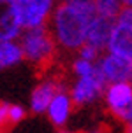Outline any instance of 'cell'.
I'll use <instances>...</instances> for the list:
<instances>
[{
  "label": "cell",
  "instance_id": "cell-23",
  "mask_svg": "<svg viewBox=\"0 0 132 133\" xmlns=\"http://www.w3.org/2000/svg\"><path fill=\"white\" fill-rule=\"evenodd\" d=\"M0 133H5V131H0Z\"/></svg>",
  "mask_w": 132,
  "mask_h": 133
},
{
  "label": "cell",
  "instance_id": "cell-14",
  "mask_svg": "<svg viewBox=\"0 0 132 133\" xmlns=\"http://www.w3.org/2000/svg\"><path fill=\"white\" fill-rule=\"evenodd\" d=\"M93 66H95L93 61H86L83 58H76L72 61V72L78 77H86V75H90L93 72Z\"/></svg>",
  "mask_w": 132,
  "mask_h": 133
},
{
  "label": "cell",
  "instance_id": "cell-13",
  "mask_svg": "<svg viewBox=\"0 0 132 133\" xmlns=\"http://www.w3.org/2000/svg\"><path fill=\"white\" fill-rule=\"evenodd\" d=\"M92 2H93L97 16L106 18V19H109V21L116 19L120 11L125 7L122 4V0H92Z\"/></svg>",
  "mask_w": 132,
  "mask_h": 133
},
{
  "label": "cell",
  "instance_id": "cell-15",
  "mask_svg": "<svg viewBox=\"0 0 132 133\" xmlns=\"http://www.w3.org/2000/svg\"><path fill=\"white\" fill-rule=\"evenodd\" d=\"M102 53H99L95 47H92V46H88V44H83V46L78 49V58H83V60H86V61H95L99 60V56Z\"/></svg>",
  "mask_w": 132,
  "mask_h": 133
},
{
  "label": "cell",
  "instance_id": "cell-20",
  "mask_svg": "<svg viewBox=\"0 0 132 133\" xmlns=\"http://www.w3.org/2000/svg\"><path fill=\"white\" fill-rule=\"evenodd\" d=\"M60 133H74V131H60Z\"/></svg>",
  "mask_w": 132,
  "mask_h": 133
},
{
  "label": "cell",
  "instance_id": "cell-8",
  "mask_svg": "<svg viewBox=\"0 0 132 133\" xmlns=\"http://www.w3.org/2000/svg\"><path fill=\"white\" fill-rule=\"evenodd\" d=\"M23 32L14 0H0V40H18Z\"/></svg>",
  "mask_w": 132,
  "mask_h": 133
},
{
  "label": "cell",
  "instance_id": "cell-22",
  "mask_svg": "<svg viewBox=\"0 0 132 133\" xmlns=\"http://www.w3.org/2000/svg\"><path fill=\"white\" fill-rule=\"evenodd\" d=\"M93 133H100V131H93Z\"/></svg>",
  "mask_w": 132,
  "mask_h": 133
},
{
  "label": "cell",
  "instance_id": "cell-12",
  "mask_svg": "<svg viewBox=\"0 0 132 133\" xmlns=\"http://www.w3.org/2000/svg\"><path fill=\"white\" fill-rule=\"evenodd\" d=\"M23 61L18 40H0V70H5Z\"/></svg>",
  "mask_w": 132,
  "mask_h": 133
},
{
  "label": "cell",
  "instance_id": "cell-11",
  "mask_svg": "<svg viewBox=\"0 0 132 133\" xmlns=\"http://www.w3.org/2000/svg\"><path fill=\"white\" fill-rule=\"evenodd\" d=\"M71 110H72V100H71L69 93H65L64 89H60L58 93L53 96V100L49 102V105L46 109L48 116H49V121L58 128L67 123Z\"/></svg>",
  "mask_w": 132,
  "mask_h": 133
},
{
  "label": "cell",
  "instance_id": "cell-6",
  "mask_svg": "<svg viewBox=\"0 0 132 133\" xmlns=\"http://www.w3.org/2000/svg\"><path fill=\"white\" fill-rule=\"evenodd\" d=\"M106 51L132 61V21L122 19V18H116L113 21Z\"/></svg>",
  "mask_w": 132,
  "mask_h": 133
},
{
  "label": "cell",
  "instance_id": "cell-16",
  "mask_svg": "<svg viewBox=\"0 0 132 133\" xmlns=\"http://www.w3.org/2000/svg\"><path fill=\"white\" fill-rule=\"evenodd\" d=\"M25 117V109L21 105H9V123L16 124Z\"/></svg>",
  "mask_w": 132,
  "mask_h": 133
},
{
  "label": "cell",
  "instance_id": "cell-10",
  "mask_svg": "<svg viewBox=\"0 0 132 133\" xmlns=\"http://www.w3.org/2000/svg\"><path fill=\"white\" fill-rule=\"evenodd\" d=\"M111 28H113V21L106 19V18H100V16H95L93 21L90 23V26H88L85 44L95 47L99 53L106 51V46H107V40H109Z\"/></svg>",
  "mask_w": 132,
  "mask_h": 133
},
{
  "label": "cell",
  "instance_id": "cell-5",
  "mask_svg": "<svg viewBox=\"0 0 132 133\" xmlns=\"http://www.w3.org/2000/svg\"><path fill=\"white\" fill-rule=\"evenodd\" d=\"M106 79L102 72H100L99 65L95 63L93 66V72L86 77H78L76 84L72 86V91H71V100H72L74 105H85V103H90L97 98V95H100L106 88Z\"/></svg>",
  "mask_w": 132,
  "mask_h": 133
},
{
  "label": "cell",
  "instance_id": "cell-1",
  "mask_svg": "<svg viewBox=\"0 0 132 133\" xmlns=\"http://www.w3.org/2000/svg\"><path fill=\"white\" fill-rule=\"evenodd\" d=\"M97 16L92 0H62L56 2L48 21L56 47L78 51L85 44L88 26Z\"/></svg>",
  "mask_w": 132,
  "mask_h": 133
},
{
  "label": "cell",
  "instance_id": "cell-24",
  "mask_svg": "<svg viewBox=\"0 0 132 133\" xmlns=\"http://www.w3.org/2000/svg\"><path fill=\"white\" fill-rule=\"evenodd\" d=\"M130 82H132V79H130Z\"/></svg>",
  "mask_w": 132,
  "mask_h": 133
},
{
  "label": "cell",
  "instance_id": "cell-4",
  "mask_svg": "<svg viewBox=\"0 0 132 133\" xmlns=\"http://www.w3.org/2000/svg\"><path fill=\"white\" fill-rule=\"evenodd\" d=\"M106 103L113 116L122 123L132 119V82H113L106 89Z\"/></svg>",
  "mask_w": 132,
  "mask_h": 133
},
{
  "label": "cell",
  "instance_id": "cell-2",
  "mask_svg": "<svg viewBox=\"0 0 132 133\" xmlns=\"http://www.w3.org/2000/svg\"><path fill=\"white\" fill-rule=\"evenodd\" d=\"M23 60L30 61L37 68H48L55 60L56 54V42L53 39L48 26H37L23 30L18 37Z\"/></svg>",
  "mask_w": 132,
  "mask_h": 133
},
{
  "label": "cell",
  "instance_id": "cell-18",
  "mask_svg": "<svg viewBox=\"0 0 132 133\" xmlns=\"http://www.w3.org/2000/svg\"><path fill=\"white\" fill-rule=\"evenodd\" d=\"M125 133H132V119L125 123Z\"/></svg>",
  "mask_w": 132,
  "mask_h": 133
},
{
  "label": "cell",
  "instance_id": "cell-21",
  "mask_svg": "<svg viewBox=\"0 0 132 133\" xmlns=\"http://www.w3.org/2000/svg\"><path fill=\"white\" fill-rule=\"evenodd\" d=\"M55 2H62V0H55Z\"/></svg>",
  "mask_w": 132,
  "mask_h": 133
},
{
  "label": "cell",
  "instance_id": "cell-19",
  "mask_svg": "<svg viewBox=\"0 0 132 133\" xmlns=\"http://www.w3.org/2000/svg\"><path fill=\"white\" fill-rule=\"evenodd\" d=\"M122 4L125 7H132V0H122Z\"/></svg>",
  "mask_w": 132,
  "mask_h": 133
},
{
  "label": "cell",
  "instance_id": "cell-17",
  "mask_svg": "<svg viewBox=\"0 0 132 133\" xmlns=\"http://www.w3.org/2000/svg\"><path fill=\"white\" fill-rule=\"evenodd\" d=\"M7 126H11V123H9V103L0 102V131H5Z\"/></svg>",
  "mask_w": 132,
  "mask_h": 133
},
{
  "label": "cell",
  "instance_id": "cell-9",
  "mask_svg": "<svg viewBox=\"0 0 132 133\" xmlns=\"http://www.w3.org/2000/svg\"><path fill=\"white\" fill-rule=\"evenodd\" d=\"M60 89H64L58 79H44L42 82H39L33 88L32 96H30V109L32 112L41 114L46 112L49 102L53 100V96L58 93Z\"/></svg>",
  "mask_w": 132,
  "mask_h": 133
},
{
  "label": "cell",
  "instance_id": "cell-3",
  "mask_svg": "<svg viewBox=\"0 0 132 133\" xmlns=\"http://www.w3.org/2000/svg\"><path fill=\"white\" fill-rule=\"evenodd\" d=\"M23 30L46 26L55 7V0H14Z\"/></svg>",
  "mask_w": 132,
  "mask_h": 133
},
{
  "label": "cell",
  "instance_id": "cell-7",
  "mask_svg": "<svg viewBox=\"0 0 132 133\" xmlns=\"http://www.w3.org/2000/svg\"><path fill=\"white\" fill-rule=\"evenodd\" d=\"M99 65L100 72L104 75L106 82H125L132 79V61L125 60L122 56H114L111 53L100 54L99 60L95 61Z\"/></svg>",
  "mask_w": 132,
  "mask_h": 133
}]
</instances>
